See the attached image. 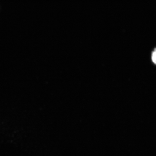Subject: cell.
<instances>
[{"mask_svg": "<svg viewBox=\"0 0 156 156\" xmlns=\"http://www.w3.org/2000/svg\"><path fill=\"white\" fill-rule=\"evenodd\" d=\"M152 60L154 63L156 64V49L152 54Z\"/></svg>", "mask_w": 156, "mask_h": 156, "instance_id": "obj_1", "label": "cell"}]
</instances>
